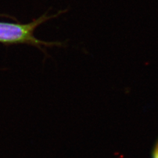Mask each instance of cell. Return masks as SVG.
<instances>
[{
    "mask_svg": "<svg viewBox=\"0 0 158 158\" xmlns=\"http://www.w3.org/2000/svg\"><path fill=\"white\" fill-rule=\"evenodd\" d=\"M67 11H59L52 15H48V13L42 15L38 19H34L31 23L27 24L12 23L0 22V43L4 45H14V44H27L31 45L43 51L46 53L42 47L49 48L53 46H63L61 42H46L41 40L34 35L35 30L43 23L60 15Z\"/></svg>",
    "mask_w": 158,
    "mask_h": 158,
    "instance_id": "6da1fadb",
    "label": "cell"
},
{
    "mask_svg": "<svg viewBox=\"0 0 158 158\" xmlns=\"http://www.w3.org/2000/svg\"><path fill=\"white\" fill-rule=\"evenodd\" d=\"M152 158H158V138L152 151Z\"/></svg>",
    "mask_w": 158,
    "mask_h": 158,
    "instance_id": "7a4b0ae2",
    "label": "cell"
},
{
    "mask_svg": "<svg viewBox=\"0 0 158 158\" xmlns=\"http://www.w3.org/2000/svg\"><path fill=\"white\" fill-rule=\"evenodd\" d=\"M0 17H7V18H9V19H14V20H15V19L12 17L11 16L6 15H0Z\"/></svg>",
    "mask_w": 158,
    "mask_h": 158,
    "instance_id": "3957f363",
    "label": "cell"
}]
</instances>
